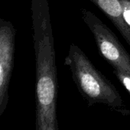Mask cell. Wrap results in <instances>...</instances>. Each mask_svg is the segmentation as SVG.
<instances>
[{
  "mask_svg": "<svg viewBox=\"0 0 130 130\" xmlns=\"http://www.w3.org/2000/svg\"><path fill=\"white\" fill-rule=\"evenodd\" d=\"M64 64L70 68L79 92L89 106L104 104L122 114H130L114 85L95 68L78 46L71 44Z\"/></svg>",
  "mask_w": 130,
  "mask_h": 130,
  "instance_id": "6da1fadb",
  "label": "cell"
},
{
  "mask_svg": "<svg viewBox=\"0 0 130 130\" xmlns=\"http://www.w3.org/2000/svg\"><path fill=\"white\" fill-rule=\"evenodd\" d=\"M16 30L0 18V118L9 103V88L14 65Z\"/></svg>",
  "mask_w": 130,
  "mask_h": 130,
  "instance_id": "3957f363",
  "label": "cell"
},
{
  "mask_svg": "<svg viewBox=\"0 0 130 130\" xmlns=\"http://www.w3.org/2000/svg\"><path fill=\"white\" fill-rule=\"evenodd\" d=\"M19 130H22V129H21V128H20V129H19Z\"/></svg>",
  "mask_w": 130,
  "mask_h": 130,
  "instance_id": "52a82bcc",
  "label": "cell"
},
{
  "mask_svg": "<svg viewBox=\"0 0 130 130\" xmlns=\"http://www.w3.org/2000/svg\"><path fill=\"white\" fill-rule=\"evenodd\" d=\"M113 72L116 77L118 78L119 81L122 84V86H124V87L130 94V74L119 70H114Z\"/></svg>",
  "mask_w": 130,
  "mask_h": 130,
  "instance_id": "5b68a950",
  "label": "cell"
},
{
  "mask_svg": "<svg viewBox=\"0 0 130 130\" xmlns=\"http://www.w3.org/2000/svg\"><path fill=\"white\" fill-rule=\"evenodd\" d=\"M82 19L93 35L102 57L113 68L130 74V55L115 35L93 13L87 9L81 11Z\"/></svg>",
  "mask_w": 130,
  "mask_h": 130,
  "instance_id": "7a4b0ae2",
  "label": "cell"
},
{
  "mask_svg": "<svg viewBox=\"0 0 130 130\" xmlns=\"http://www.w3.org/2000/svg\"><path fill=\"white\" fill-rule=\"evenodd\" d=\"M112 22L130 46V25L126 22L120 0H90Z\"/></svg>",
  "mask_w": 130,
  "mask_h": 130,
  "instance_id": "277c9868",
  "label": "cell"
},
{
  "mask_svg": "<svg viewBox=\"0 0 130 130\" xmlns=\"http://www.w3.org/2000/svg\"><path fill=\"white\" fill-rule=\"evenodd\" d=\"M120 1L122 3L125 19L130 25V0H120Z\"/></svg>",
  "mask_w": 130,
  "mask_h": 130,
  "instance_id": "8992f818",
  "label": "cell"
}]
</instances>
